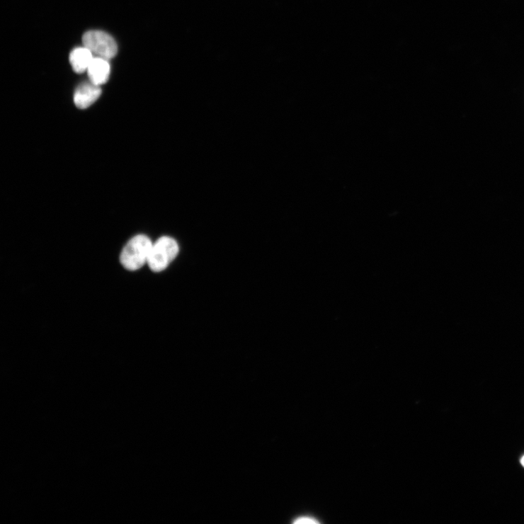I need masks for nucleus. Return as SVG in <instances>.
<instances>
[{"label": "nucleus", "instance_id": "1", "mask_svg": "<svg viewBox=\"0 0 524 524\" xmlns=\"http://www.w3.org/2000/svg\"><path fill=\"white\" fill-rule=\"evenodd\" d=\"M153 244L144 234L131 239L123 248L120 256L121 265L127 270L136 271L147 264Z\"/></svg>", "mask_w": 524, "mask_h": 524}, {"label": "nucleus", "instance_id": "2", "mask_svg": "<svg viewBox=\"0 0 524 524\" xmlns=\"http://www.w3.org/2000/svg\"><path fill=\"white\" fill-rule=\"evenodd\" d=\"M179 248L177 242L168 236L153 244L149 256L147 265L154 273L165 270L177 256Z\"/></svg>", "mask_w": 524, "mask_h": 524}, {"label": "nucleus", "instance_id": "3", "mask_svg": "<svg viewBox=\"0 0 524 524\" xmlns=\"http://www.w3.org/2000/svg\"><path fill=\"white\" fill-rule=\"evenodd\" d=\"M83 41L85 47L98 57L109 60L117 55L118 45L115 40L103 32H88L84 35Z\"/></svg>", "mask_w": 524, "mask_h": 524}, {"label": "nucleus", "instance_id": "4", "mask_svg": "<svg viewBox=\"0 0 524 524\" xmlns=\"http://www.w3.org/2000/svg\"><path fill=\"white\" fill-rule=\"evenodd\" d=\"M101 94L99 86L92 82L79 86L74 95V102L79 109L85 110L91 106Z\"/></svg>", "mask_w": 524, "mask_h": 524}, {"label": "nucleus", "instance_id": "5", "mask_svg": "<svg viewBox=\"0 0 524 524\" xmlns=\"http://www.w3.org/2000/svg\"><path fill=\"white\" fill-rule=\"evenodd\" d=\"M87 72L91 82L100 86L108 81L111 69L108 59L96 57L93 58Z\"/></svg>", "mask_w": 524, "mask_h": 524}, {"label": "nucleus", "instance_id": "6", "mask_svg": "<svg viewBox=\"0 0 524 524\" xmlns=\"http://www.w3.org/2000/svg\"><path fill=\"white\" fill-rule=\"evenodd\" d=\"M93 59V52L86 47L75 48L69 57L74 71L79 74L87 71Z\"/></svg>", "mask_w": 524, "mask_h": 524}, {"label": "nucleus", "instance_id": "7", "mask_svg": "<svg viewBox=\"0 0 524 524\" xmlns=\"http://www.w3.org/2000/svg\"><path fill=\"white\" fill-rule=\"evenodd\" d=\"M294 523H297V524H304V523H313V524H316V523H319V521L317 520V519H314V518H312V517L302 516V517H299V518H296L295 520Z\"/></svg>", "mask_w": 524, "mask_h": 524}, {"label": "nucleus", "instance_id": "8", "mask_svg": "<svg viewBox=\"0 0 524 524\" xmlns=\"http://www.w3.org/2000/svg\"><path fill=\"white\" fill-rule=\"evenodd\" d=\"M520 463H521L522 466L524 467V455L523 456V457L520 460Z\"/></svg>", "mask_w": 524, "mask_h": 524}]
</instances>
